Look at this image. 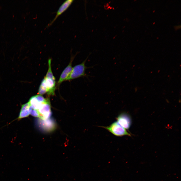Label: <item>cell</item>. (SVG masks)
<instances>
[{
  "label": "cell",
  "mask_w": 181,
  "mask_h": 181,
  "mask_svg": "<svg viewBox=\"0 0 181 181\" xmlns=\"http://www.w3.org/2000/svg\"><path fill=\"white\" fill-rule=\"evenodd\" d=\"M88 57L81 63L77 65L72 68V70L66 80H70L76 78L82 77H87L88 75L86 73V70L91 67H88L85 66L86 62Z\"/></svg>",
  "instance_id": "cell-1"
},
{
  "label": "cell",
  "mask_w": 181,
  "mask_h": 181,
  "mask_svg": "<svg viewBox=\"0 0 181 181\" xmlns=\"http://www.w3.org/2000/svg\"><path fill=\"white\" fill-rule=\"evenodd\" d=\"M106 129L113 135L117 136H131V134L126 129L115 121L108 126H101Z\"/></svg>",
  "instance_id": "cell-2"
},
{
  "label": "cell",
  "mask_w": 181,
  "mask_h": 181,
  "mask_svg": "<svg viewBox=\"0 0 181 181\" xmlns=\"http://www.w3.org/2000/svg\"><path fill=\"white\" fill-rule=\"evenodd\" d=\"M37 110L39 114V118L42 120L49 119L51 114L49 99L48 98L46 102L42 103Z\"/></svg>",
  "instance_id": "cell-3"
},
{
  "label": "cell",
  "mask_w": 181,
  "mask_h": 181,
  "mask_svg": "<svg viewBox=\"0 0 181 181\" xmlns=\"http://www.w3.org/2000/svg\"><path fill=\"white\" fill-rule=\"evenodd\" d=\"M117 122L125 129H128L131 124L130 116L128 113L123 112L119 114L116 118Z\"/></svg>",
  "instance_id": "cell-4"
},
{
  "label": "cell",
  "mask_w": 181,
  "mask_h": 181,
  "mask_svg": "<svg viewBox=\"0 0 181 181\" xmlns=\"http://www.w3.org/2000/svg\"><path fill=\"white\" fill-rule=\"evenodd\" d=\"M55 80L44 77L40 85L46 89L48 95H54L55 89Z\"/></svg>",
  "instance_id": "cell-5"
},
{
  "label": "cell",
  "mask_w": 181,
  "mask_h": 181,
  "mask_svg": "<svg viewBox=\"0 0 181 181\" xmlns=\"http://www.w3.org/2000/svg\"><path fill=\"white\" fill-rule=\"evenodd\" d=\"M73 1V0H67L64 1L59 7L54 18L48 24L47 27L51 25L57 18L67 9Z\"/></svg>",
  "instance_id": "cell-6"
},
{
  "label": "cell",
  "mask_w": 181,
  "mask_h": 181,
  "mask_svg": "<svg viewBox=\"0 0 181 181\" xmlns=\"http://www.w3.org/2000/svg\"><path fill=\"white\" fill-rule=\"evenodd\" d=\"M75 56L71 57V60L68 65L65 68L62 73L57 82V85L59 86L63 81L66 80L69 75L72 68V63Z\"/></svg>",
  "instance_id": "cell-7"
},
{
  "label": "cell",
  "mask_w": 181,
  "mask_h": 181,
  "mask_svg": "<svg viewBox=\"0 0 181 181\" xmlns=\"http://www.w3.org/2000/svg\"><path fill=\"white\" fill-rule=\"evenodd\" d=\"M32 109L28 102L23 105L21 107L18 119H20L28 117L30 114Z\"/></svg>",
  "instance_id": "cell-8"
},
{
  "label": "cell",
  "mask_w": 181,
  "mask_h": 181,
  "mask_svg": "<svg viewBox=\"0 0 181 181\" xmlns=\"http://www.w3.org/2000/svg\"><path fill=\"white\" fill-rule=\"evenodd\" d=\"M42 120V121L40 122V124L41 128L43 129L49 131H52L54 129L55 124L52 120L49 119Z\"/></svg>",
  "instance_id": "cell-9"
},
{
  "label": "cell",
  "mask_w": 181,
  "mask_h": 181,
  "mask_svg": "<svg viewBox=\"0 0 181 181\" xmlns=\"http://www.w3.org/2000/svg\"><path fill=\"white\" fill-rule=\"evenodd\" d=\"M28 102L32 109L37 110L38 109L41 104L42 103L38 101L35 96L31 97Z\"/></svg>",
  "instance_id": "cell-10"
},
{
  "label": "cell",
  "mask_w": 181,
  "mask_h": 181,
  "mask_svg": "<svg viewBox=\"0 0 181 181\" xmlns=\"http://www.w3.org/2000/svg\"><path fill=\"white\" fill-rule=\"evenodd\" d=\"M51 63V59H49L48 60V70L45 77L55 80V78L52 72Z\"/></svg>",
  "instance_id": "cell-11"
},
{
  "label": "cell",
  "mask_w": 181,
  "mask_h": 181,
  "mask_svg": "<svg viewBox=\"0 0 181 181\" xmlns=\"http://www.w3.org/2000/svg\"><path fill=\"white\" fill-rule=\"evenodd\" d=\"M38 101L40 103H43L46 102L48 99H45L43 96L40 95H35Z\"/></svg>",
  "instance_id": "cell-12"
},
{
  "label": "cell",
  "mask_w": 181,
  "mask_h": 181,
  "mask_svg": "<svg viewBox=\"0 0 181 181\" xmlns=\"http://www.w3.org/2000/svg\"><path fill=\"white\" fill-rule=\"evenodd\" d=\"M30 114L33 116L39 118V114L38 111L37 110L32 109Z\"/></svg>",
  "instance_id": "cell-13"
}]
</instances>
